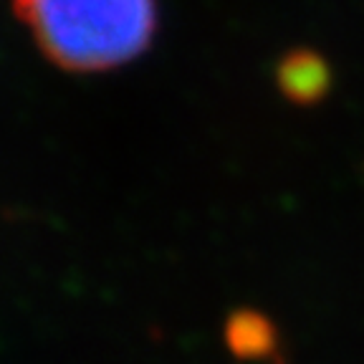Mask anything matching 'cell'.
Here are the masks:
<instances>
[{
    "label": "cell",
    "mask_w": 364,
    "mask_h": 364,
    "mask_svg": "<svg viewBox=\"0 0 364 364\" xmlns=\"http://www.w3.org/2000/svg\"><path fill=\"white\" fill-rule=\"evenodd\" d=\"M230 347L243 357L263 352V326L261 321H240L230 326Z\"/></svg>",
    "instance_id": "obj_3"
},
{
    "label": "cell",
    "mask_w": 364,
    "mask_h": 364,
    "mask_svg": "<svg viewBox=\"0 0 364 364\" xmlns=\"http://www.w3.org/2000/svg\"><path fill=\"white\" fill-rule=\"evenodd\" d=\"M16 13L46 58L76 74L136 58L157 26L154 0H16Z\"/></svg>",
    "instance_id": "obj_1"
},
{
    "label": "cell",
    "mask_w": 364,
    "mask_h": 364,
    "mask_svg": "<svg viewBox=\"0 0 364 364\" xmlns=\"http://www.w3.org/2000/svg\"><path fill=\"white\" fill-rule=\"evenodd\" d=\"M279 81L286 97L296 99V102H314L324 94L326 84H329V74H326L324 61L318 56L299 51L291 53L281 63Z\"/></svg>",
    "instance_id": "obj_2"
}]
</instances>
